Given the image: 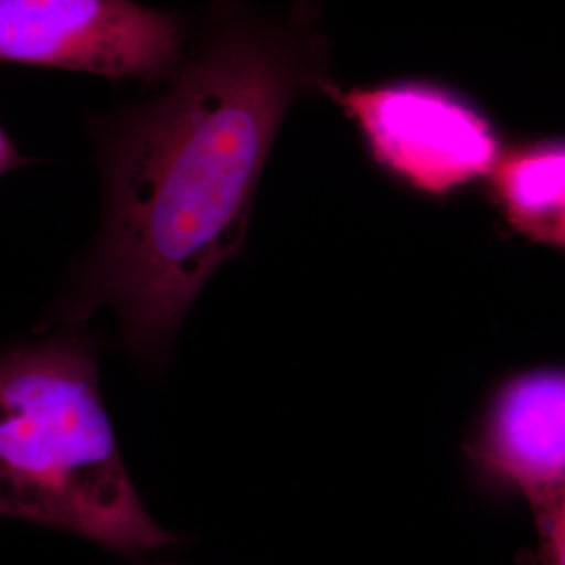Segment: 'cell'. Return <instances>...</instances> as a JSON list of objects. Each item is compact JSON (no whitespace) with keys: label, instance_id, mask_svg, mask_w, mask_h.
<instances>
[{"label":"cell","instance_id":"6da1fadb","mask_svg":"<svg viewBox=\"0 0 565 565\" xmlns=\"http://www.w3.org/2000/svg\"><path fill=\"white\" fill-rule=\"evenodd\" d=\"M319 35L230 24L167 90L102 125L104 215L62 316L120 315L140 359L166 351L247 236L256 189L294 103L326 84Z\"/></svg>","mask_w":565,"mask_h":565},{"label":"cell","instance_id":"7a4b0ae2","mask_svg":"<svg viewBox=\"0 0 565 565\" xmlns=\"http://www.w3.org/2000/svg\"><path fill=\"white\" fill-rule=\"evenodd\" d=\"M0 516L122 555L178 541L148 515L126 473L95 353L77 338L0 356Z\"/></svg>","mask_w":565,"mask_h":565},{"label":"cell","instance_id":"3957f363","mask_svg":"<svg viewBox=\"0 0 565 565\" xmlns=\"http://www.w3.org/2000/svg\"><path fill=\"white\" fill-rule=\"evenodd\" d=\"M322 92L351 118L386 173L415 191L444 196L489 177L501 145L492 122L459 93L427 81Z\"/></svg>","mask_w":565,"mask_h":565},{"label":"cell","instance_id":"277c9868","mask_svg":"<svg viewBox=\"0 0 565 565\" xmlns=\"http://www.w3.org/2000/svg\"><path fill=\"white\" fill-rule=\"evenodd\" d=\"M185 39L177 14L132 0H0V62L158 84Z\"/></svg>","mask_w":565,"mask_h":565},{"label":"cell","instance_id":"5b68a950","mask_svg":"<svg viewBox=\"0 0 565 565\" xmlns=\"http://www.w3.org/2000/svg\"><path fill=\"white\" fill-rule=\"evenodd\" d=\"M479 455L525 492L544 564L564 565V374L539 371L509 382L494 401Z\"/></svg>","mask_w":565,"mask_h":565},{"label":"cell","instance_id":"8992f818","mask_svg":"<svg viewBox=\"0 0 565 565\" xmlns=\"http://www.w3.org/2000/svg\"><path fill=\"white\" fill-rule=\"evenodd\" d=\"M489 177L492 199L515 232L534 243L564 247L563 141H534L501 152Z\"/></svg>","mask_w":565,"mask_h":565},{"label":"cell","instance_id":"52a82bcc","mask_svg":"<svg viewBox=\"0 0 565 565\" xmlns=\"http://www.w3.org/2000/svg\"><path fill=\"white\" fill-rule=\"evenodd\" d=\"M25 163H29L28 159L22 158L7 134L0 129V177Z\"/></svg>","mask_w":565,"mask_h":565}]
</instances>
